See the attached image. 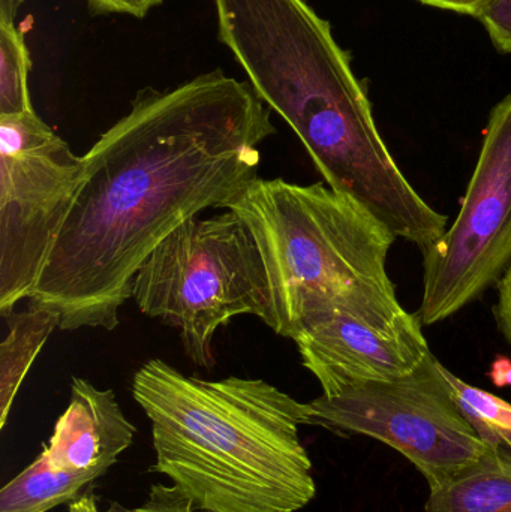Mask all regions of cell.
<instances>
[{
  "mask_svg": "<svg viewBox=\"0 0 511 512\" xmlns=\"http://www.w3.org/2000/svg\"><path fill=\"white\" fill-rule=\"evenodd\" d=\"M270 113L249 81L221 69L138 92L83 156V182L27 301L53 312L59 330L113 331L150 254L257 177L258 147L276 134Z\"/></svg>",
  "mask_w": 511,
  "mask_h": 512,
  "instance_id": "obj_1",
  "label": "cell"
},
{
  "mask_svg": "<svg viewBox=\"0 0 511 512\" xmlns=\"http://www.w3.org/2000/svg\"><path fill=\"white\" fill-rule=\"evenodd\" d=\"M219 41L258 98L281 116L327 186L425 252L449 218L432 209L384 143L365 81L329 21L306 0H213Z\"/></svg>",
  "mask_w": 511,
  "mask_h": 512,
  "instance_id": "obj_2",
  "label": "cell"
},
{
  "mask_svg": "<svg viewBox=\"0 0 511 512\" xmlns=\"http://www.w3.org/2000/svg\"><path fill=\"white\" fill-rule=\"evenodd\" d=\"M132 396L152 423V471L204 512H296L317 495L305 403L264 379L203 381L150 360Z\"/></svg>",
  "mask_w": 511,
  "mask_h": 512,
  "instance_id": "obj_3",
  "label": "cell"
},
{
  "mask_svg": "<svg viewBox=\"0 0 511 512\" xmlns=\"http://www.w3.org/2000/svg\"><path fill=\"white\" fill-rule=\"evenodd\" d=\"M221 209L236 213L257 243L276 334L344 312L380 328L411 315L396 297L387 256L396 237L362 204L324 183L254 177Z\"/></svg>",
  "mask_w": 511,
  "mask_h": 512,
  "instance_id": "obj_4",
  "label": "cell"
},
{
  "mask_svg": "<svg viewBox=\"0 0 511 512\" xmlns=\"http://www.w3.org/2000/svg\"><path fill=\"white\" fill-rule=\"evenodd\" d=\"M138 309L180 331L197 366L212 369L213 337L242 315H270L266 268L236 213L189 219L143 262L132 285Z\"/></svg>",
  "mask_w": 511,
  "mask_h": 512,
  "instance_id": "obj_5",
  "label": "cell"
},
{
  "mask_svg": "<svg viewBox=\"0 0 511 512\" xmlns=\"http://www.w3.org/2000/svg\"><path fill=\"white\" fill-rule=\"evenodd\" d=\"M306 424L395 448L437 489L488 453L459 408L443 364L429 355L404 378L368 382L305 403Z\"/></svg>",
  "mask_w": 511,
  "mask_h": 512,
  "instance_id": "obj_6",
  "label": "cell"
},
{
  "mask_svg": "<svg viewBox=\"0 0 511 512\" xmlns=\"http://www.w3.org/2000/svg\"><path fill=\"white\" fill-rule=\"evenodd\" d=\"M83 176L35 110L0 116V313L32 297Z\"/></svg>",
  "mask_w": 511,
  "mask_h": 512,
  "instance_id": "obj_7",
  "label": "cell"
},
{
  "mask_svg": "<svg viewBox=\"0 0 511 512\" xmlns=\"http://www.w3.org/2000/svg\"><path fill=\"white\" fill-rule=\"evenodd\" d=\"M423 325L452 318L511 265V95L495 105L452 227L423 252Z\"/></svg>",
  "mask_w": 511,
  "mask_h": 512,
  "instance_id": "obj_8",
  "label": "cell"
},
{
  "mask_svg": "<svg viewBox=\"0 0 511 512\" xmlns=\"http://www.w3.org/2000/svg\"><path fill=\"white\" fill-rule=\"evenodd\" d=\"M293 340L324 396L404 378L432 354L417 313L387 330L348 313H327L303 325Z\"/></svg>",
  "mask_w": 511,
  "mask_h": 512,
  "instance_id": "obj_9",
  "label": "cell"
},
{
  "mask_svg": "<svg viewBox=\"0 0 511 512\" xmlns=\"http://www.w3.org/2000/svg\"><path fill=\"white\" fill-rule=\"evenodd\" d=\"M134 436L135 426L123 414L113 390L74 378L68 408L41 456L56 471L108 472L131 447Z\"/></svg>",
  "mask_w": 511,
  "mask_h": 512,
  "instance_id": "obj_10",
  "label": "cell"
},
{
  "mask_svg": "<svg viewBox=\"0 0 511 512\" xmlns=\"http://www.w3.org/2000/svg\"><path fill=\"white\" fill-rule=\"evenodd\" d=\"M425 512H511V453L489 448L452 480L431 489Z\"/></svg>",
  "mask_w": 511,
  "mask_h": 512,
  "instance_id": "obj_11",
  "label": "cell"
},
{
  "mask_svg": "<svg viewBox=\"0 0 511 512\" xmlns=\"http://www.w3.org/2000/svg\"><path fill=\"white\" fill-rule=\"evenodd\" d=\"M2 316L8 328L0 345V429L8 421L12 403L33 361L51 333L59 328V319L53 312L32 303L20 312L12 309Z\"/></svg>",
  "mask_w": 511,
  "mask_h": 512,
  "instance_id": "obj_12",
  "label": "cell"
},
{
  "mask_svg": "<svg viewBox=\"0 0 511 512\" xmlns=\"http://www.w3.org/2000/svg\"><path fill=\"white\" fill-rule=\"evenodd\" d=\"M105 472L56 471L39 456L0 490V512H48L71 504Z\"/></svg>",
  "mask_w": 511,
  "mask_h": 512,
  "instance_id": "obj_13",
  "label": "cell"
},
{
  "mask_svg": "<svg viewBox=\"0 0 511 512\" xmlns=\"http://www.w3.org/2000/svg\"><path fill=\"white\" fill-rule=\"evenodd\" d=\"M450 390L465 417L480 438L491 448H504L511 453V405L501 397L474 387L443 366Z\"/></svg>",
  "mask_w": 511,
  "mask_h": 512,
  "instance_id": "obj_14",
  "label": "cell"
},
{
  "mask_svg": "<svg viewBox=\"0 0 511 512\" xmlns=\"http://www.w3.org/2000/svg\"><path fill=\"white\" fill-rule=\"evenodd\" d=\"M29 71L23 33L15 26L0 24V116L33 110L27 87Z\"/></svg>",
  "mask_w": 511,
  "mask_h": 512,
  "instance_id": "obj_15",
  "label": "cell"
},
{
  "mask_svg": "<svg viewBox=\"0 0 511 512\" xmlns=\"http://www.w3.org/2000/svg\"><path fill=\"white\" fill-rule=\"evenodd\" d=\"M107 512H198L194 504L176 487L156 484L150 487L146 502L137 508H126L113 502Z\"/></svg>",
  "mask_w": 511,
  "mask_h": 512,
  "instance_id": "obj_16",
  "label": "cell"
},
{
  "mask_svg": "<svg viewBox=\"0 0 511 512\" xmlns=\"http://www.w3.org/2000/svg\"><path fill=\"white\" fill-rule=\"evenodd\" d=\"M477 20L491 36L495 48L500 53L511 54V0H494Z\"/></svg>",
  "mask_w": 511,
  "mask_h": 512,
  "instance_id": "obj_17",
  "label": "cell"
},
{
  "mask_svg": "<svg viewBox=\"0 0 511 512\" xmlns=\"http://www.w3.org/2000/svg\"><path fill=\"white\" fill-rule=\"evenodd\" d=\"M95 14H126L144 18L150 9L159 6L162 0H86Z\"/></svg>",
  "mask_w": 511,
  "mask_h": 512,
  "instance_id": "obj_18",
  "label": "cell"
},
{
  "mask_svg": "<svg viewBox=\"0 0 511 512\" xmlns=\"http://www.w3.org/2000/svg\"><path fill=\"white\" fill-rule=\"evenodd\" d=\"M498 298L494 307L495 321L504 339L511 345V265L498 282Z\"/></svg>",
  "mask_w": 511,
  "mask_h": 512,
  "instance_id": "obj_19",
  "label": "cell"
},
{
  "mask_svg": "<svg viewBox=\"0 0 511 512\" xmlns=\"http://www.w3.org/2000/svg\"><path fill=\"white\" fill-rule=\"evenodd\" d=\"M423 5L432 6V8L444 9V11L456 12V14L471 15L479 18L483 9L494 2V0H417Z\"/></svg>",
  "mask_w": 511,
  "mask_h": 512,
  "instance_id": "obj_20",
  "label": "cell"
},
{
  "mask_svg": "<svg viewBox=\"0 0 511 512\" xmlns=\"http://www.w3.org/2000/svg\"><path fill=\"white\" fill-rule=\"evenodd\" d=\"M24 0H0V24L15 26V18Z\"/></svg>",
  "mask_w": 511,
  "mask_h": 512,
  "instance_id": "obj_21",
  "label": "cell"
},
{
  "mask_svg": "<svg viewBox=\"0 0 511 512\" xmlns=\"http://www.w3.org/2000/svg\"><path fill=\"white\" fill-rule=\"evenodd\" d=\"M69 512H99L95 496L84 495L69 504Z\"/></svg>",
  "mask_w": 511,
  "mask_h": 512,
  "instance_id": "obj_22",
  "label": "cell"
},
{
  "mask_svg": "<svg viewBox=\"0 0 511 512\" xmlns=\"http://www.w3.org/2000/svg\"><path fill=\"white\" fill-rule=\"evenodd\" d=\"M492 378H494V382L497 385H507L511 384V363L506 360V370L501 372V370L495 369L492 370Z\"/></svg>",
  "mask_w": 511,
  "mask_h": 512,
  "instance_id": "obj_23",
  "label": "cell"
},
{
  "mask_svg": "<svg viewBox=\"0 0 511 512\" xmlns=\"http://www.w3.org/2000/svg\"><path fill=\"white\" fill-rule=\"evenodd\" d=\"M198 512H204V511H198Z\"/></svg>",
  "mask_w": 511,
  "mask_h": 512,
  "instance_id": "obj_24",
  "label": "cell"
}]
</instances>
